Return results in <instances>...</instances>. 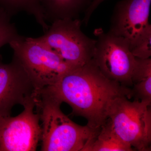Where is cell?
<instances>
[{
    "mask_svg": "<svg viewBox=\"0 0 151 151\" xmlns=\"http://www.w3.org/2000/svg\"><path fill=\"white\" fill-rule=\"evenodd\" d=\"M42 89L60 103L70 105L72 113L85 118L87 126L93 129L105 124L109 108L116 98H132L131 88L107 78L92 59Z\"/></svg>",
    "mask_w": 151,
    "mask_h": 151,
    "instance_id": "obj_1",
    "label": "cell"
},
{
    "mask_svg": "<svg viewBox=\"0 0 151 151\" xmlns=\"http://www.w3.org/2000/svg\"><path fill=\"white\" fill-rule=\"evenodd\" d=\"M62 103L44 89L38 91L35 108L42 122V151H83L95 130L76 124L60 109Z\"/></svg>",
    "mask_w": 151,
    "mask_h": 151,
    "instance_id": "obj_2",
    "label": "cell"
},
{
    "mask_svg": "<svg viewBox=\"0 0 151 151\" xmlns=\"http://www.w3.org/2000/svg\"><path fill=\"white\" fill-rule=\"evenodd\" d=\"M9 45L36 91L55 84L74 68L35 38L21 35Z\"/></svg>",
    "mask_w": 151,
    "mask_h": 151,
    "instance_id": "obj_3",
    "label": "cell"
},
{
    "mask_svg": "<svg viewBox=\"0 0 151 151\" xmlns=\"http://www.w3.org/2000/svg\"><path fill=\"white\" fill-rule=\"evenodd\" d=\"M151 103L127 97L116 98L108 119L119 137L136 150L151 151Z\"/></svg>",
    "mask_w": 151,
    "mask_h": 151,
    "instance_id": "obj_4",
    "label": "cell"
},
{
    "mask_svg": "<svg viewBox=\"0 0 151 151\" xmlns=\"http://www.w3.org/2000/svg\"><path fill=\"white\" fill-rule=\"evenodd\" d=\"M43 35L37 40L55 52L66 63L75 68L92 59L96 39L81 29L79 18H65L51 23Z\"/></svg>",
    "mask_w": 151,
    "mask_h": 151,
    "instance_id": "obj_5",
    "label": "cell"
},
{
    "mask_svg": "<svg viewBox=\"0 0 151 151\" xmlns=\"http://www.w3.org/2000/svg\"><path fill=\"white\" fill-rule=\"evenodd\" d=\"M94 34L96 37L92 58L94 63L107 78L131 88L136 58L128 42L101 28L95 29Z\"/></svg>",
    "mask_w": 151,
    "mask_h": 151,
    "instance_id": "obj_6",
    "label": "cell"
},
{
    "mask_svg": "<svg viewBox=\"0 0 151 151\" xmlns=\"http://www.w3.org/2000/svg\"><path fill=\"white\" fill-rule=\"evenodd\" d=\"M36 97L15 117H0V151H35L41 140L39 116L35 113Z\"/></svg>",
    "mask_w": 151,
    "mask_h": 151,
    "instance_id": "obj_7",
    "label": "cell"
},
{
    "mask_svg": "<svg viewBox=\"0 0 151 151\" xmlns=\"http://www.w3.org/2000/svg\"><path fill=\"white\" fill-rule=\"evenodd\" d=\"M151 0H121L116 4L108 32L124 38L130 49L137 44L151 25Z\"/></svg>",
    "mask_w": 151,
    "mask_h": 151,
    "instance_id": "obj_8",
    "label": "cell"
},
{
    "mask_svg": "<svg viewBox=\"0 0 151 151\" xmlns=\"http://www.w3.org/2000/svg\"><path fill=\"white\" fill-rule=\"evenodd\" d=\"M36 96L34 86L16 60L0 62V117L10 116L14 106Z\"/></svg>",
    "mask_w": 151,
    "mask_h": 151,
    "instance_id": "obj_9",
    "label": "cell"
},
{
    "mask_svg": "<svg viewBox=\"0 0 151 151\" xmlns=\"http://www.w3.org/2000/svg\"><path fill=\"white\" fill-rule=\"evenodd\" d=\"M133 148L121 139L113 129L111 121L95 130L83 151H132Z\"/></svg>",
    "mask_w": 151,
    "mask_h": 151,
    "instance_id": "obj_10",
    "label": "cell"
},
{
    "mask_svg": "<svg viewBox=\"0 0 151 151\" xmlns=\"http://www.w3.org/2000/svg\"><path fill=\"white\" fill-rule=\"evenodd\" d=\"M92 0H45L44 11L46 22L65 18L78 19Z\"/></svg>",
    "mask_w": 151,
    "mask_h": 151,
    "instance_id": "obj_11",
    "label": "cell"
},
{
    "mask_svg": "<svg viewBox=\"0 0 151 151\" xmlns=\"http://www.w3.org/2000/svg\"><path fill=\"white\" fill-rule=\"evenodd\" d=\"M45 0H0V12L11 18L19 13L25 12L32 15L45 32L49 25L45 17Z\"/></svg>",
    "mask_w": 151,
    "mask_h": 151,
    "instance_id": "obj_12",
    "label": "cell"
},
{
    "mask_svg": "<svg viewBox=\"0 0 151 151\" xmlns=\"http://www.w3.org/2000/svg\"><path fill=\"white\" fill-rule=\"evenodd\" d=\"M132 82V98L151 103V58L145 59L136 58Z\"/></svg>",
    "mask_w": 151,
    "mask_h": 151,
    "instance_id": "obj_13",
    "label": "cell"
},
{
    "mask_svg": "<svg viewBox=\"0 0 151 151\" xmlns=\"http://www.w3.org/2000/svg\"><path fill=\"white\" fill-rule=\"evenodd\" d=\"M11 19L5 14L0 13V48L20 37Z\"/></svg>",
    "mask_w": 151,
    "mask_h": 151,
    "instance_id": "obj_14",
    "label": "cell"
},
{
    "mask_svg": "<svg viewBox=\"0 0 151 151\" xmlns=\"http://www.w3.org/2000/svg\"><path fill=\"white\" fill-rule=\"evenodd\" d=\"M131 51L136 58L142 59L151 58V27L147 30Z\"/></svg>",
    "mask_w": 151,
    "mask_h": 151,
    "instance_id": "obj_15",
    "label": "cell"
},
{
    "mask_svg": "<svg viewBox=\"0 0 151 151\" xmlns=\"http://www.w3.org/2000/svg\"><path fill=\"white\" fill-rule=\"evenodd\" d=\"M105 1V0H92L91 4L84 12V18L81 21L82 23H84L85 24H88L90 17L94 11L100 5L101 3Z\"/></svg>",
    "mask_w": 151,
    "mask_h": 151,
    "instance_id": "obj_16",
    "label": "cell"
}]
</instances>
